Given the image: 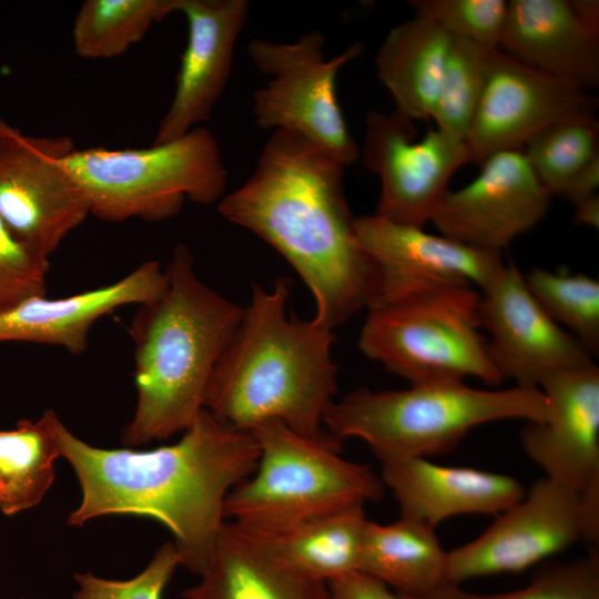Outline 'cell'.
Here are the masks:
<instances>
[{
    "label": "cell",
    "mask_w": 599,
    "mask_h": 599,
    "mask_svg": "<svg viewBox=\"0 0 599 599\" xmlns=\"http://www.w3.org/2000/svg\"><path fill=\"white\" fill-rule=\"evenodd\" d=\"M597 97L526 65L500 49L493 52L487 83L466 136L473 163L521 150L546 126L596 114Z\"/></svg>",
    "instance_id": "obj_16"
},
{
    "label": "cell",
    "mask_w": 599,
    "mask_h": 599,
    "mask_svg": "<svg viewBox=\"0 0 599 599\" xmlns=\"http://www.w3.org/2000/svg\"><path fill=\"white\" fill-rule=\"evenodd\" d=\"M167 288L139 305L130 325L136 404L123 427L125 447L183 433L204 408L211 374L244 307L200 280L193 254L174 246L165 268Z\"/></svg>",
    "instance_id": "obj_4"
},
{
    "label": "cell",
    "mask_w": 599,
    "mask_h": 599,
    "mask_svg": "<svg viewBox=\"0 0 599 599\" xmlns=\"http://www.w3.org/2000/svg\"><path fill=\"white\" fill-rule=\"evenodd\" d=\"M525 282L546 313L592 356L599 351V282L582 274L532 267Z\"/></svg>",
    "instance_id": "obj_30"
},
{
    "label": "cell",
    "mask_w": 599,
    "mask_h": 599,
    "mask_svg": "<svg viewBox=\"0 0 599 599\" xmlns=\"http://www.w3.org/2000/svg\"><path fill=\"white\" fill-rule=\"evenodd\" d=\"M417 599H599V556L591 551L571 561L546 562L526 587L510 592L475 593L446 581Z\"/></svg>",
    "instance_id": "obj_31"
},
{
    "label": "cell",
    "mask_w": 599,
    "mask_h": 599,
    "mask_svg": "<svg viewBox=\"0 0 599 599\" xmlns=\"http://www.w3.org/2000/svg\"><path fill=\"white\" fill-rule=\"evenodd\" d=\"M177 6L179 0H85L73 21L74 52L93 60L119 57Z\"/></svg>",
    "instance_id": "obj_27"
},
{
    "label": "cell",
    "mask_w": 599,
    "mask_h": 599,
    "mask_svg": "<svg viewBox=\"0 0 599 599\" xmlns=\"http://www.w3.org/2000/svg\"><path fill=\"white\" fill-rule=\"evenodd\" d=\"M549 413L540 388L478 389L453 382L400 390L359 388L334 400L323 425L338 439H363L383 463L445 454L479 425L545 422Z\"/></svg>",
    "instance_id": "obj_5"
},
{
    "label": "cell",
    "mask_w": 599,
    "mask_h": 599,
    "mask_svg": "<svg viewBox=\"0 0 599 599\" xmlns=\"http://www.w3.org/2000/svg\"><path fill=\"white\" fill-rule=\"evenodd\" d=\"M540 389L550 413L521 429L525 454L547 478L580 495L599 494L598 366L557 374Z\"/></svg>",
    "instance_id": "obj_17"
},
{
    "label": "cell",
    "mask_w": 599,
    "mask_h": 599,
    "mask_svg": "<svg viewBox=\"0 0 599 599\" xmlns=\"http://www.w3.org/2000/svg\"><path fill=\"white\" fill-rule=\"evenodd\" d=\"M415 14L438 24L453 38L499 49L508 12L505 0H409Z\"/></svg>",
    "instance_id": "obj_32"
},
{
    "label": "cell",
    "mask_w": 599,
    "mask_h": 599,
    "mask_svg": "<svg viewBox=\"0 0 599 599\" xmlns=\"http://www.w3.org/2000/svg\"><path fill=\"white\" fill-rule=\"evenodd\" d=\"M324 43L318 30L293 42L252 39L247 54L268 77L253 93L252 112L261 129L296 134L347 166L358 160L361 149L338 103L336 79L363 52V44L354 43L326 60Z\"/></svg>",
    "instance_id": "obj_9"
},
{
    "label": "cell",
    "mask_w": 599,
    "mask_h": 599,
    "mask_svg": "<svg viewBox=\"0 0 599 599\" xmlns=\"http://www.w3.org/2000/svg\"><path fill=\"white\" fill-rule=\"evenodd\" d=\"M288 282L254 285L250 304L207 384L204 408L221 423L251 432L278 420L308 437H322L335 400L337 366L333 331L287 313Z\"/></svg>",
    "instance_id": "obj_3"
},
{
    "label": "cell",
    "mask_w": 599,
    "mask_h": 599,
    "mask_svg": "<svg viewBox=\"0 0 599 599\" xmlns=\"http://www.w3.org/2000/svg\"><path fill=\"white\" fill-rule=\"evenodd\" d=\"M180 557L173 541L163 544L150 564L129 580H112L90 572L75 573L79 589L71 599H161Z\"/></svg>",
    "instance_id": "obj_34"
},
{
    "label": "cell",
    "mask_w": 599,
    "mask_h": 599,
    "mask_svg": "<svg viewBox=\"0 0 599 599\" xmlns=\"http://www.w3.org/2000/svg\"><path fill=\"white\" fill-rule=\"evenodd\" d=\"M467 185L448 190L430 223L465 245L501 253L547 214L552 195L521 150L495 153Z\"/></svg>",
    "instance_id": "obj_15"
},
{
    "label": "cell",
    "mask_w": 599,
    "mask_h": 599,
    "mask_svg": "<svg viewBox=\"0 0 599 599\" xmlns=\"http://www.w3.org/2000/svg\"><path fill=\"white\" fill-rule=\"evenodd\" d=\"M331 599H402L382 581L359 571L327 582Z\"/></svg>",
    "instance_id": "obj_35"
},
{
    "label": "cell",
    "mask_w": 599,
    "mask_h": 599,
    "mask_svg": "<svg viewBox=\"0 0 599 599\" xmlns=\"http://www.w3.org/2000/svg\"><path fill=\"white\" fill-rule=\"evenodd\" d=\"M414 121L397 110H372L365 118L359 156L380 181L376 215L424 227L447 193L455 172L473 162L466 141L438 129L420 139Z\"/></svg>",
    "instance_id": "obj_11"
},
{
    "label": "cell",
    "mask_w": 599,
    "mask_h": 599,
    "mask_svg": "<svg viewBox=\"0 0 599 599\" xmlns=\"http://www.w3.org/2000/svg\"><path fill=\"white\" fill-rule=\"evenodd\" d=\"M49 258L20 241L0 219V313L47 293Z\"/></svg>",
    "instance_id": "obj_33"
},
{
    "label": "cell",
    "mask_w": 599,
    "mask_h": 599,
    "mask_svg": "<svg viewBox=\"0 0 599 599\" xmlns=\"http://www.w3.org/2000/svg\"><path fill=\"white\" fill-rule=\"evenodd\" d=\"M446 554L435 528L424 522L404 517L388 525L367 520L358 571L402 599H417L446 582Z\"/></svg>",
    "instance_id": "obj_24"
},
{
    "label": "cell",
    "mask_w": 599,
    "mask_h": 599,
    "mask_svg": "<svg viewBox=\"0 0 599 599\" xmlns=\"http://www.w3.org/2000/svg\"><path fill=\"white\" fill-rule=\"evenodd\" d=\"M344 170L303 138L274 131L252 175L217 205L292 265L313 294L312 321L331 331L368 308L377 291L375 265L356 238Z\"/></svg>",
    "instance_id": "obj_2"
},
{
    "label": "cell",
    "mask_w": 599,
    "mask_h": 599,
    "mask_svg": "<svg viewBox=\"0 0 599 599\" xmlns=\"http://www.w3.org/2000/svg\"><path fill=\"white\" fill-rule=\"evenodd\" d=\"M201 581L185 599H331L325 581L312 577L270 550L255 535L225 521Z\"/></svg>",
    "instance_id": "obj_22"
},
{
    "label": "cell",
    "mask_w": 599,
    "mask_h": 599,
    "mask_svg": "<svg viewBox=\"0 0 599 599\" xmlns=\"http://www.w3.org/2000/svg\"><path fill=\"white\" fill-rule=\"evenodd\" d=\"M479 291L447 286L368 308L358 346L410 385L465 382L498 386L479 321Z\"/></svg>",
    "instance_id": "obj_8"
},
{
    "label": "cell",
    "mask_w": 599,
    "mask_h": 599,
    "mask_svg": "<svg viewBox=\"0 0 599 599\" xmlns=\"http://www.w3.org/2000/svg\"><path fill=\"white\" fill-rule=\"evenodd\" d=\"M59 457L45 413L0 430V511L14 516L38 506L54 481Z\"/></svg>",
    "instance_id": "obj_26"
},
{
    "label": "cell",
    "mask_w": 599,
    "mask_h": 599,
    "mask_svg": "<svg viewBox=\"0 0 599 599\" xmlns=\"http://www.w3.org/2000/svg\"><path fill=\"white\" fill-rule=\"evenodd\" d=\"M400 509V517L436 527L463 514L498 516L525 497L515 478L474 468L433 464L423 457L382 463V476Z\"/></svg>",
    "instance_id": "obj_21"
},
{
    "label": "cell",
    "mask_w": 599,
    "mask_h": 599,
    "mask_svg": "<svg viewBox=\"0 0 599 599\" xmlns=\"http://www.w3.org/2000/svg\"><path fill=\"white\" fill-rule=\"evenodd\" d=\"M580 539L599 540L581 495L540 478L520 501L496 516L484 534L446 554L445 579L459 585L475 577L522 571Z\"/></svg>",
    "instance_id": "obj_12"
},
{
    "label": "cell",
    "mask_w": 599,
    "mask_h": 599,
    "mask_svg": "<svg viewBox=\"0 0 599 599\" xmlns=\"http://www.w3.org/2000/svg\"><path fill=\"white\" fill-rule=\"evenodd\" d=\"M499 49L578 89L599 84V2L510 0Z\"/></svg>",
    "instance_id": "obj_19"
},
{
    "label": "cell",
    "mask_w": 599,
    "mask_h": 599,
    "mask_svg": "<svg viewBox=\"0 0 599 599\" xmlns=\"http://www.w3.org/2000/svg\"><path fill=\"white\" fill-rule=\"evenodd\" d=\"M90 213L108 222H146L176 215L185 200L209 205L223 197L227 171L205 126L142 149H74L64 159Z\"/></svg>",
    "instance_id": "obj_7"
},
{
    "label": "cell",
    "mask_w": 599,
    "mask_h": 599,
    "mask_svg": "<svg viewBox=\"0 0 599 599\" xmlns=\"http://www.w3.org/2000/svg\"><path fill=\"white\" fill-rule=\"evenodd\" d=\"M521 152L540 183L559 196L599 156V121L596 114H583L555 122L531 136Z\"/></svg>",
    "instance_id": "obj_28"
},
{
    "label": "cell",
    "mask_w": 599,
    "mask_h": 599,
    "mask_svg": "<svg viewBox=\"0 0 599 599\" xmlns=\"http://www.w3.org/2000/svg\"><path fill=\"white\" fill-rule=\"evenodd\" d=\"M354 230L377 273V291L368 308L439 287L471 286L479 291L504 265L498 252L475 248L376 214L355 216Z\"/></svg>",
    "instance_id": "obj_14"
},
{
    "label": "cell",
    "mask_w": 599,
    "mask_h": 599,
    "mask_svg": "<svg viewBox=\"0 0 599 599\" xmlns=\"http://www.w3.org/2000/svg\"><path fill=\"white\" fill-rule=\"evenodd\" d=\"M260 447L254 473L227 495L224 518L272 532L379 500L384 483L368 466L341 456V439L301 435L278 420L250 432Z\"/></svg>",
    "instance_id": "obj_6"
},
{
    "label": "cell",
    "mask_w": 599,
    "mask_h": 599,
    "mask_svg": "<svg viewBox=\"0 0 599 599\" xmlns=\"http://www.w3.org/2000/svg\"><path fill=\"white\" fill-rule=\"evenodd\" d=\"M70 136H33L0 118V219L29 247L48 257L91 214L65 165Z\"/></svg>",
    "instance_id": "obj_10"
},
{
    "label": "cell",
    "mask_w": 599,
    "mask_h": 599,
    "mask_svg": "<svg viewBox=\"0 0 599 599\" xmlns=\"http://www.w3.org/2000/svg\"><path fill=\"white\" fill-rule=\"evenodd\" d=\"M366 522L358 505L278 531L245 529L287 564L327 583L358 571Z\"/></svg>",
    "instance_id": "obj_25"
},
{
    "label": "cell",
    "mask_w": 599,
    "mask_h": 599,
    "mask_svg": "<svg viewBox=\"0 0 599 599\" xmlns=\"http://www.w3.org/2000/svg\"><path fill=\"white\" fill-rule=\"evenodd\" d=\"M47 414L60 457L81 488L67 519L80 527L103 516H136L163 525L173 536L180 565L201 575L225 522L231 490L251 476L260 447L203 408L171 445L153 449L99 448L72 434L57 413Z\"/></svg>",
    "instance_id": "obj_1"
},
{
    "label": "cell",
    "mask_w": 599,
    "mask_h": 599,
    "mask_svg": "<svg viewBox=\"0 0 599 599\" xmlns=\"http://www.w3.org/2000/svg\"><path fill=\"white\" fill-rule=\"evenodd\" d=\"M167 284L160 263L146 261L109 285L61 298L31 297L0 313V343L47 344L82 354L98 319L122 306L159 300Z\"/></svg>",
    "instance_id": "obj_20"
},
{
    "label": "cell",
    "mask_w": 599,
    "mask_h": 599,
    "mask_svg": "<svg viewBox=\"0 0 599 599\" xmlns=\"http://www.w3.org/2000/svg\"><path fill=\"white\" fill-rule=\"evenodd\" d=\"M450 41L438 24L417 14L387 32L375 61L395 110L413 121L432 118Z\"/></svg>",
    "instance_id": "obj_23"
},
{
    "label": "cell",
    "mask_w": 599,
    "mask_h": 599,
    "mask_svg": "<svg viewBox=\"0 0 599 599\" xmlns=\"http://www.w3.org/2000/svg\"><path fill=\"white\" fill-rule=\"evenodd\" d=\"M478 313L493 363L504 380L516 386L540 388L557 374L596 364L540 306L512 263L504 264L479 290Z\"/></svg>",
    "instance_id": "obj_13"
},
{
    "label": "cell",
    "mask_w": 599,
    "mask_h": 599,
    "mask_svg": "<svg viewBox=\"0 0 599 599\" xmlns=\"http://www.w3.org/2000/svg\"><path fill=\"white\" fill-rule=\"evenodd\" d=\"M495 50L451 37L439 93L430 118L435 121L436 129L466 140L487 83Z\"/></svg>",
    "instance_id": "obj_29"
},
{
    "label": "cell",
    "mask_w": 599,
    "mask_h": 599,
    "mask_svg": "<svg viewBox=\"0 0 599 599\" xmlns=\"http://www.w3.org/2000/svg\"><path fill=\"white\" fill-rule=\"evenodd\" d=\"M599 186V156L583 167L561 191L560 197L573 206L597 195Z\"/></svg>",
    "instance_id": "obj_36"
},
{
    "label": "cell",
    "mask_w": 599,
    "mask_h": 599,
    "mask_svg": "<svg viewBox=\"0 0 599 599\" xmlns=\"http://www.w3.org/2000/svg\"><path fill=\"white\" fill-rule=\"evenodd\" d=\"M572 222L578 225L599 227V196L598 194L575 206Z\"/></svg>",
    "instance_id": "obj_37"
},
{
    "label": "cell",
    "mask_w": 599,
    "mask_h": 599,
    "mask_svg": "<svg viewBox=\"0 0 599 599\" xmlns=\"http://www.w3.org/2000/svg\"><path fill=\"white\" fill-rule=\"evenodd\" d=\"M177 11L187 21V43L173 99L153 144L175 140L211 118L227 84L250 4L246 0H179Z\"/></svg>",
    "instance_id": "obj_18"
}]
</instances>
